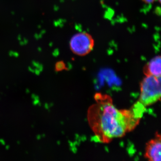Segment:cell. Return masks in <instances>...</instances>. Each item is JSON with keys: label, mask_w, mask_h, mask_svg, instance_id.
<instances>
[{"label": "cell", "mask_w": 161, "mask_h": 161, "mask_svg": "<svg viewBox=\"0 0 161 161\" xmlns=\"http://www.w3.org/2000/svg\"><path fill=\"white\" fill-rule=\"evenodd\" d=\"M144 157L151 161H161V133L157 132L146 144Z\"/></svg>", "instance_id": "obj_4"}, {"label": "cell", "mask_w": 161, "mask_h": 161, "mask_svg": "<svg viewBox=\"0 0 161 161\" xmlns=\"http://www.w3.org/2000/svg\"><path fill=\"white\" fill-rule=\"evenodd\" d=\"M158 2H159V3L161 4V0H158Z\"/></svg>", "instance_id": "obj_8"}, {"label": "cell", "mask_w": 161, "mask_h": 161, "mask_svg": "<svg viewBox=\"0 0 161 161\" xmlns=\"http://www.w3.org/2000/svg\"><path fill=\"white\" fill-rule=\"evenodd\" d=\"M95 45L94 38L86 32L75 34L71 38L69 43L72 53L80 57L89 54L94 49Z\"/></svg>", "instance_id": "obj_3"}, {"label": "cell", "mask_w": 161, "mask_h": 161, "mask_svg": "<svg viewBox=\"0 0 161 161\" xmlns=\"http://www.w3.org/2000/svg\"><path fill=\"white\" fill-rule=\"evenodd\" d=\"M160 100L161 76H145L140 83V95L138 101L147 107Z\"/></svg>", "instance_id": "obj_2"}, {"label": "cell", "mask_w": 161, "mask_h": 161, "mask_svg": "<svg viewBox=\"0 0 161 161\" xmlns=\"http://www.w3.org/2000/svg\"><path fill=\"white\" fill-rule=\"evenodd\" d=\"M143 73L145 76H161V55L153 58L144 67Z\"/></svg>", "instance_id": "obj_5"}, {"label": "cell", "mask_w": 161, "mask_h": 161, "mask_svg": "<svg viewBox=\"0 0 161 161\" xmlns=\"http://www.w3.org/2000/svg\"><path fill=\"white\" fill-rule=\"evenodd\" d=\"M64 66V64L63 62H62V61L58 62L57 63V64H56V69H57L58 70H59L60 69L61 70L63 68V67H62V66Z\"/></svg>", "instance_id": "obj_6"}, {"label": "cell", "mask_w": 161, "mask_h": 161, "mask_svg": "<svg viewBox=\"0 0 161 161\" xmlns=\"http://www.w3.org/2000/svg\"><path fill=\"white\" fill-rule=\"evenodd\" d=\"M142 1L146 4H150L154 3L157 0H142Z\"/></svg>", "instance_id": "obj_7"}, {"label": "cell", "mask_w": 161, "mask_h": 161, "mask_svg": "<svg viewBox=\"0 0 161 161\" xmlns=\"http://www.w3.org/2000/svg\"><path fill=\"white\" fill-rule=\"evenodd\" d=\"M95 98L96 103L90 108L88 119L95 138L102 143L109 142L134 130L146 110L138 101L129 109L120 110L108 95L98 93Z\"/></svg>", "instance_id": "obj_1"}]
</instances>
